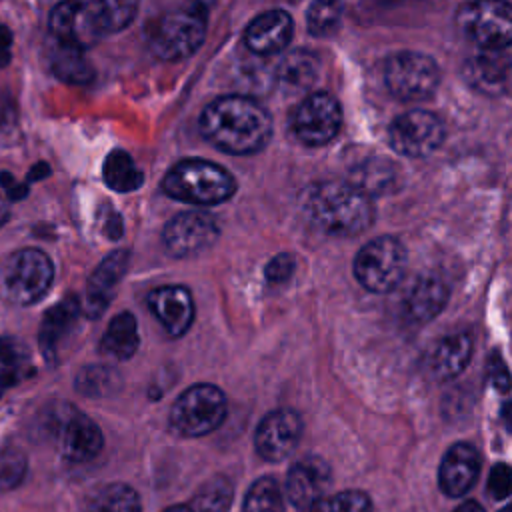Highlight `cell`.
Returning a JSON list of instances; mask_svg holds the SVG:
<instances>
[{"instance_id": "obj_1", "label": "cell", "mask_w": 512, "mask_h": 512, "mask_svg": "<svg viewBox=\"0 0 512 512\" xmlns=\"http://www.w3.org/2000/svg\"><path fill=\"white\" fill-rule=\"evenodd\" d=\"M200 132L220 152L248 156L268 144L272 116L254 98L220 96L202 110Z\"/></svg>"}, {"instance_id": "obj_2", "label": "cell", "mask_w": 512, "mask_h": 512, "mask_svg": "<svg viewBox=\"0 0 512 512\" xmlns=\"http://www.w3.org/2000/svg\"><path fill=\"white\" fill-rule=\"evenodd\" d=\"M306 218L326 234L354 236L364 232L374 220L368 194L350 182H318L302 198Z\"/></svg>"}, {"instance_id": "obj_3", "label": "cell", "mask_w": 512, "mask_h": 512, "mask_svg": "<svg viewBox=\"0 0 512 512\" xmlns=\"http://www.w3.org/2000/svg\"><path fill=\"white\" fill-rule=\"evenodd\" d=\"M208 8L200 0H190L160 14L148 26V46L158 60L178 62L192 56L206 38Z\"/></svg>"}, {"instance_id": "obj_4", "label": "cell", "mask_w": 512, "mask_h": 512, "mask_svg": "<svg viewBox=\"0 0 512 512\" xmlns=\"http://www.w3.org/2000/svg\"><path fill=\"white\" fill-rule=\"evenodd\" d=\"M162 190L180 202L212 206L228 200L236 192V180L226 168L214 162L186 158L168 170Z\"/></svg>"}, {"instance_id": "obj_5", "label": "cell", "mask_w": 512, "mask_h": 512, "mask_svg": "<svg viewBox=\"0 0 512 512\" xmlns=\"http://www.w3.org/2000/svg\"><path fill=\"white\" fill-rule=\"evenodd\" d=\"M54 40L86 52L110 34L108 0H62L48 18Z\"/></svg>"}, {"instance_id": "obj_6", "label": "cell", "mask_w": 512, "mask_h": 512, "mask_svg": "<svg viewBox=\"0 0 512 512\" xmlns=\"http://www.w3.org/2000/svg\"><path fill=\"white\" fill-rule=\"evenodd\" d=\"M52 278V260L38 248L12 252L0 268L2 294L18 306H28L40 300L48 292Z\"/></svg>"}, {"instance_id": "obj_7", "label": "cell", "mask_w": 512, "mask_h": 512, "mask_svg": "<svg viewBox=\"0 0 512 512\" xmlns=\"http://www.w3.org/2000/svg\"><path fill=\"white\" fill-rule=\"evenodd\" d=\"M226 396L214 384H194L182 392L170 410V424L182 436H204L226 418Z\"/></svg>"}, {"instance_id": "obj_8", "label": "cell", "mask_w": 512, "mask_h": 512, "mask_svg": "<svg viewBox=\"0 0 512 512\" xmlns=\"http://www.w3.org/2000/svg\"><path fill=\"white\" fill-rule=\"evenodd\" d=\"M456 24L480 48L504 50L512 44V4L506 0H470L458 10Z\"/></svg>"}, {"instance_id": "obj_9", "label": "cell", "mask_w": 512, "mask_h": 512, "mask_svg": "<svg viewBox=\"0 0 512 512\" xmlns=\"http://www.w3.org/2000/svg\"><path fill=\"white\" fill-rule=\"evenodd\" d=\"M406 272V250L392 236H380L360 248L354 258V276L370 292H390Z\"/></svg>"}, {"instance_id": "obj_10", "label": "cell", "mask_w": 512, "mask_h": 512, "mask_svg": "<svg viewBox=\"0 0 512 512\" xmlns=\"http://www.w3.org/2000/svg\"><path fill=\"white\" fill-rule=\"evenodd\" d=\"M384 84L400 100H424L436 92L440 70L426 54L398 52L384 64Z\"/></svg>"}, {"instance_id": "obj_11", "label": "cell", "mask_w": 512, "mask_h": 512, "mask_svg": "<svg viewBox=\"0 0 512 512\" xmlns=\"http://www.w3.org/2000/svg\"><path fill=\"white\" fill-rule=\"evenodd\" d=\"M340 104L328 92H314L306 96L294 110L290 126L294 136L306 146L328 144L340 130Z\"/></svg>"}, {"instance_id": "obj_12", "label": "cell", "mask_w": 512, "mask_h": 512, "mask_svg": "<svg viewBox=\"0 0 512 512\" xmlns=\"http://www.w3.org/2000/svg\"><path fill=\"white\" fill-rule=\"evenodd\" d=\"M444 134L442 120L426 110H412L398 116L388 130L392 148L410 158H424L438 150Z\"/></svg>"}, {"instance_id": "obj_13", "label": "cell", "mask_w": 512, "mask_h": 512, "mask_svg": "<svg viewBox=\"0 0 512 512\" xmlns=\"http://www.w3.org/2000/svg\"><path fill=\"white\" fill-rule=\"evenodd\" d=\"M218 238V224L208 212H180L166 222L164 248L174 258H190L208 250Z\"/></svg>"}, {"instance_id": "obj_14", "label": "cell", "mask_w": 512, "mask_h": 512, "mask_svg": "<svg viewBox=\"0 0 512 512\" xmlns=\"http://www.w3.org/2000/svg\"><path fill=\"white\" fill-rule=\"evenodd\" d=\"M302 434V420L294 410L278 408L268 412L254 436L256 452L268 462H280L292 454Z\"/></svg>"}, {"instance_id": "obj_15", "label": "cell", "mask_w": 512, "mask_h": 512, "mask_svg": "<svg viewBox=\"0 0 512 512\" xmlns=\"http://www.w3.org/2000/svg\"><path fill=\"white\" fill-rule=\"evenodd\" d=\"M330 486V468L318 456H306L294 462L286 476V496L296 508H312L326 496Z\"/></svg>"}, {"instance_id": "obj_16", "label": "cell", "mask_w": 512, "mask_h": 512, "mask_svg": "<svg viewBox=\"0 0 512 512\" xmlns=\"http://www.w3.org/2000/svg\"><path fill=\"white\" fill-rule=\"evenodd\" d=\"M294 32V22L284 10H266L258 14L244 30V44L258 56H272L282 52Z\"/></svg>"}, {"instance_id": "obj_17", "label": "cell", "mask_w": 512, "mask_h": 512, "mask_svg": "<svg viewBox=\"0 0 512 512\" xmlns=\"http://www.w3.org/2000/svg\"><path fill=\"white\" fill-rule=\"evenodd\" d=\"M148 308L174 338L186 334L194 320V300L184 286L154 288L148 294Z\"/></svg>"}, {"instance_id": "obj_18", "label": "cell", "mask_w": 512, "mask_h": 512, "mask_svg": "<svg viewBox=\"0 0 512 512\" xmlns=\"http://www.w3.org/2000/svg\"><path fill=\"white\" fill-rule=\"evenodd\" d=\"M130 262V252L120 248L110 252L100 264L98 268L92 272L88 284H86V310L92 318H96L100 312H104L108 308V304L112 302L116 288L122 280V276L126 274Z\"/></svg>"}, {"instance_id": "obj_19", "label": "cell", "mask_w": 512, "mask_h": 512, "mask_svg": "<svg viewBox=\"0 0 512 512\" xmlns=\"http://www.w3.org/2000/svg\"><path fill=\"white\" fill-rule=\"evenodd\" d=\"M512 60L504 50L480 48L464 64V76L470 86L486 94H498L510 80Z\"/></svg>"}, {"instance_id": "obj_20", "label": "cell", "mask_w": 512, "mask_h": 512, "mask_svg": "<svg viewBox=\"0 0 512 512\" xmlns=\"http://www.w3.org/2000/svg\"><path fill=\"white\" fill-rule=\"evenodd\" d=\"M480 470V456L474 446L458 442L448 448L442 458L438 482L444 494L448 496H462L472 488L478 478Z\"/></svg>"}, {"instance_id": "obj_21", "label": "cell", "mask_w": 512, "mask_h": 512, "mask_svg": "<svg viewBox=\"0 0 512 512\" xmlns=\"http://www.w3.org/2000/svg\"><path fill=\"white\" fill-rule=\"evenodd\" d=\"M104 444V436L98 428V424L80 414L74 412L62 426L60 434V450L66 460L70 462H86L92 460Z\"/></svg>"}, {"instance_id": "obj_22", "label": "cell", "mask_w": 512, "mask_h": 512, "mask_svg": "<svg viewBox=\"0 0 512 512\" xmlns=\"http://www.w3.org/2000/svg\"><path fill=\"white\" fill-rule=\"evenodd\" d=\"M80 316V302L76 296H66L56 306L46 310L42 322H40V348L46 358H56L60 346L70 336L72 328H76Z\"/></svg>"}, {"instance_id": "obj_23", "label": "cell", "mask_w": 512, "mask_h": 512, "mask_svg": "<svg viewBox=\"0 0 512 512\" xmlns=\"http://www.w3.org/2000/svg\"><path fill=\"white\" fill-rule=\"evenodd\" d=\"M472 354V338L466 332L450 334L436 342L428 354V368L438 380H450L458 376Z\"/></svg>"}, {"instance_id": "obj_24", "label": "cell", "mask_w": 512, "mask_h": 512, "mask_svg": "<svg viewBox=\"0 0 512 512\" xmlns=\"http://www.w3.org/2000/svg\"><path fill=\"white\" fill-rule=\"evenodd\" d=\"M448 300V288L442 280L426 276L418 278L406 292L402 308L408 320L426 322L434 318Z\"/></svg>"}, {"instance_id": "obj_25", "label": "cell", "mask_w": 512, "mask_h": 512, "mask_svg": "<svg viewBox=\"0 0 512 512\" xmlns=\"http://www.w3.org/2000/svg\"><path fill=\"white\" fill-rule=\"evenodd\" d=\"M138 342L140 338L136 318L130 312H120L110 320L100 340V352L114 360H128L136 354Z\"/></svg>"}, {"instance_id": "obj_26", "label": "cell", "mask_w": 512, "mask_h": 512, "mask_svg": "<svg viewBox=\"0 0 512 512\" xmlns=\"http://www.w3.org/2000/svg\"><path fill=\"white\" fill-rule=\"evenodd\" d=\"M348 182L372 198L376 194L390 192L398 182V172H396L394 164L388 162L386 158H370V160L360 162L350 172Z\"/></svg>"}, {"instance_id": "obj_27", "label": "cell", "mask_w": 512, "mask_h": 512, "mask_svg": "<svg viewBox=\"0 0 512 512\" xmlns=\"http://www.w3.org/2000/svg\"><path fill=\"white\" fill-rule=\"evenodd\" d=\"M318 74H320V60L316 58V54L308 50H294L286 54L276 68L278 80L292 90L310 88L316 82Z\"/></svg>"}, {"instance_id": "obj_28", "label": "cell", "mask_w": 512, "mask_h": 512, "mask_svg": "<svg viewBox=\"0 0 512 512\" xmlns=\"http://www.w3.org/2000/svg\"><path fill=\"white\" fill-rule=\"evenodd\" d=\"M102 178L108 188L116 192H132L142 186L144 174L124 150H112L102 166Z\"/></svg>"}, {"instance_id": "obj_29", "label": "cell", "mask_w": 512, "mask_h": 512, "mask_svg": "<svg viewBox=\"0 0 512 512\" xmlns=\"http://www.w3.org/2000/svg\"><path fill=\"white\" fill-rule=\"evenodd\" d=\"M30 368V356L16 338H0V398L16 386Z\"/></svg>"}, {"instance_id": "obj_30", "label": "cell", "mask_w": 512, "mask_h": 512, "mask_svg": "<svg viewBox=\"0 0 512 512\" xmlns=\"http://www.w3.org/2000/svg\"><path fill=\"white\" fill-rule=\"evenodd\" d=\"M52 72L68 84H88L94 78V70L90 62L84 58V52L78 48L62 46L56 42L52 52Z\"/></svg>"}, {"instance_id": "obj_31", "label": "cell", "mask_w": 512, "mask_h": 512, "mask_svg": "<svg viewBox=\"0 0 512 512\" xmlns=\"http://www.w3.org/2000/svg\"><path fill=\"white\" fill-rule=\"evenodd\" d=\"M84 512H140V498L128 484H108L88 498Z\"/></svg>"}, {"instance_id": "obj_32", "label": "cell", "mask_w": 512, "mask_h": 512, "mask_svg": "<svg viewBox=\"0 0 512 512\" xmlns=\"http://www.w3.org/2000/svg\"><path fill=\"white\" fill-rule=\"evenodd\" d=\"M242 512H284V498L278 482L270 476L258 478L246 492Z\"/></svg>"}, {"instance_id": "obj_33", "label": "cell", "mask_w": 512, "mask_h": 512, "mask_svg": "<svg viewBox=\"0 0 512 512\" xmlns=\"http://www.w3.org/2000/svg\"><path fill=\"white\" fill-rule=\"evenodd\" d=\"M120 386V376L114 368L110 366H88L84 370H80L78 378H76V388L80 394L84 396H92V398H100V396H108L114 390H118Z\"/></svg>"}, {"instance_id": "obj_34", "label": "cell", "mask_w": 512, "mask_h": 512, "mask_svg": "<svg viewBox=\"0 0 512 512\" xmlns=\"http://www.w3.org/2000/svg\"><path fill=\"white\" fill-rule=\"evenodd\" d=\"M230 502H232L230 482L222 476H216L196 492V496L188 506L192 512H226Z\"/></svg>"}, {"instance_id": "obj_35", "label": "cell", "mask_w": 512, "mask_h": 512, "mask_svg": "<svg viewBox=\"0 0 512 512\" xmlns=\"http://www.w3.org/2000/svg\"><path fill=\"white\" fill-rule=\"evenodd\" d=\"M342 18V2L340 0H314L306 14L308 32L314 36L332 34Z\"/></svg>"}, {"instance_id": "obj_36", "label": "cell", "mask_w": 512, "mask_h": 512, "mask_svg": "<svg viewBox=\"0 0 512 512\" xmlns=\"http://www.w3.org/2000/svg\"><path fill=\"white\" fill-rule=\"evenodd\" d=\"M310 512H372V504L364 492L346 490L320 498Z\"/></svg>"}, {"instance_id": "obj_37", "label": "cell", "mask_w": 512, "mask_h": 512, "mask_svg": "<svg viewBox=\"0 0 512 512\" xmlns=\"http://www.w3.org/2000/svg\"><path fill=\"white\" fill-rule=\"evenodd\" d=\"M26 470V460L20 452L8 450L0 456V488H14Z\"/></svg>"}, {"instance_id": "obj_38", "label": "cell", "mask_w": 512, "mask_h": 512, "mask_svg": "<svg viewBox=\"0 0 512 512\" xmlns=\"http://www.w3.org/2000/svg\"><path fill=\"white\" fill-rule=\"evenodd\" d=\"M488 492L494 500H504L512 494V466L496 464L488 476Z\"/></svg>"}, {"instance_id": "obj_39", "label": "cell", "mask_w": 512, "mask_h": 512, "mask_svg": "<svg viewBox=\"0 0 512 512\" xmlns=\"http://www.w3.org/2000/svg\"><path fill=\"white\" fill-rule=\"evenodd\" d=\"M110 8V32L126 28L138 10V0H108Z\"/></svg>"}, {"instance_id": "obj_40", "label": "cell", "mask_w": 512, "mask_h": 512, "mask_svg": "<svg viewBox=\"0 0 512 512\" xmlns=\"http://www.w3.org/2000/svg\"><path fill=\"white\" fill-rule=\"evenodd\" d=\"M294 266H296V262H294V258L290 254H278V256H274L266 264L264 274H266L270 284H282V282H286L292 276Z\"/></svg>"}, {"instance_id": "obj_41", "label": "cell", "mask_w": 512, "mask_h": 512, "mask_svg": "<svg viewBox=\"0 0 512 512\" xmlns=\"http://www.w3.org/2000/svg\"><path fill=\"white\" fill-rule=\"evenodd\" d=\"M488 378H490L492 386L500 392H508L512 386L510 372L498 354H492L488 360Z\"/></svg>"}, {"instance_id": "obj_42", "label": "cell", "mask_w": 512, "mask_h": 512, "mask_svg": "<svg viewBox=\"0 0 512 512\" xmlns=\"http://www.w3.org/2000/svg\"><path fill=\"white\" fill-rule=\"evenodd\" d=\"M10 44H12V32L0 24V68L10 62Z\"/></svg>"}, {"instance_id": "obj_43", "label": "cell", "mask_w": 512, "mask_h": 512, "mask_svg": "<svg viewBox=\"0 0 512 512\" xmlns=\"http://www.w3.org/2000/svg\"><path fill=\"white\" fill-rule=\"evenodd\" d=\"M104 232L110 236V238H118L122 234V220L116 212H110V216L106 218V226H104Z\"/></svg>"}, {"instance_id": "obj_44", "label": "cell", "mask_w": 512, "mask_h": 512, "mask_svg": "<svg viewBox=\"0 0 512 512\" xmlns=\"http://www.w3.org/2000/svg\"><path fill=\"white\" fill-rule=\"evenodd\" d=\"M10 216V210H8V200H6V194L4 190H0V226L8 220Z\"/></svg>"}, {"instance_id": "obj_45", "label": "cell", "mask_w": 512, "mask_h": 512, "mask_svg": "<svg viewBox=\"0 0 512 512\" xmlns=\"http://www.w3.org/2000/svg\"><path fill=\"white\" fill-rule=\"evenodd\" d=\"M454 512H484V508L478 504V502H474V500H468V502H464V504H460Z\"/></svg>"}, {"instance_id": "obj_46", "label": "cell", "mask_w": 512, "mask_h": 512, "mask_svg": "<svg viewBox=\"0 0 512 512\" xmlns=\"http://www.w3.org/2000/svg\"><path fill=\"white\" fill-rule=\"evenodd\" d=\"M502 420H504V424L508 426V430H512V402L504 404V408H502Z\"/></svg>"}, {"instance_id": "obj_47", "label": "cell", "mask_w": 512, "mask_h": 512, "mask_svg": "<svg viewBox=\"0 0 512 512\" xmlns=\"http://www.w3.org/2000/svg\"><path fill=\"white\" fill-rule=\"evenodd\" d=\"M164 512H192V510H190V506H184V504H176V506H170V508H166Z\"/></svg>"}, {"instance_id": "obj_48", "label": "cell", "mask_w": 512, "mask_h": 512, "mask_svg": "<svg viewBox=\"0 0 512 512\" xmlns=\"http://www.w3.org/2000/svg\"><path fill=\"white\" fill-rule=\"evenodd\" d=\"M500 512H512V504H508V506H504Z\"/></svg>"}]
</instances>
